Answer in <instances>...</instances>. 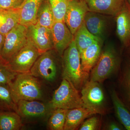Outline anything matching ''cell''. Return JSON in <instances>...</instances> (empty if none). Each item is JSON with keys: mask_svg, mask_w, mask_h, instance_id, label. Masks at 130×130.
Segmentation results:
<instances>
[{"mask_svg": "<svg viewBox=\"0 0 130 130\" xmlns=\"http://www.w3.org/2000/svg\"><path fill=\"white\" fill-rule=\"evenodd\" d=\"M8 85L16 104L20 100L41 101L43 98L39 78L30 73H18Z\"/></svg>", "mask_w": 130, "mask_h": 130, "instance_id": "1", "label": "cell"}, {"mask_svg": "<svg viewBox=\"0 0 130 130\" xmlns=\"http://www.w3.org/2000/svg\"><path fill=\"white\" fill-rule=\"evenodd\" d=\"M62 77L70 81L78 90L82 89L89 74L81 67L80 55L74 40L62 55Z\"/></svg>", "mask_w": 130, "mask_h": 130, "instance_id": "2", "label": "cell"}, {"mask_svg": "<svg viewBox=\"0 0 130 130\" xmlns=\"http://www.w3.org/2000/svg\"><path fill=\"white\" fill-rule=\"evenodd\" d=\"M48 103L53 110L57 108L69 110L84 107L78 90L66 78H63Z\"/></svg>", "mask_w": 130, "mask_h": 130, "instance_id": "3", "label": "cell"}, {"mask_svg": "<svg viewBox=\"0 0 130 130\" xmlns=\"http://www.w3.org/2000/svg\"><path fill=\"white\" fill-rule=\"evenodd\" d=\"M120 58L116 49L108 46L101 54L91 70L90 80L101 83L118 71L120 67Z\"/></svg>", "mask_w": 130, "mask_h": 130, "instance_id": "4", "label": "cell"}, {"mask_svg": "<svg viewBox=\"0 0 130 130\" xmlns=\"http://www.w3.org/2000/svg\"><path fill=\"white\" fill-rule=\"evenodd\" d=\"M57 54L54 49L42 53L31 68L30 74L48 83L54 82L58 73Z\"/></svg>", "mask_w": 130, "mask_h": 130, "instance_id": "5", "label": "cell"}, {"mask_svg": "<svg viewBox=\"0 0 130 130\" xmlns=\"http://www.w3.org/2000/svg\"><path fill=\"white\" fill-rule=\"evenodd\" d=\"M27 27L19 23L5 35L1 58L7 63L28 41Z\"/></svg>", "mask_w": 130, "mask_h": 130, "instance_id": "6", "label": "cell"}, {"mask_svg": "<svg viewBox=\"0 0 130 130\" xmlns=\"http://www.w3.org/2000/svg\"><path fill=\"white\" fill-rule=\"evenodd\" d=\"M41 54L28 40L26 44L7 62V64L18 74L29 73L31 68Z\"/></svg>", "mask_w": 130, "mask_h": 130, "instance_id": "7", "label": "cell"}, {"mask_svg": "<svg viewBox=\"0 0 130 130\" xmlns=\"http://www.w3.org/2000/svg\"><path fill=\"white\" fill-rule=\"evenodd\" d=\"M81 98L84 107L94 110L98 114L105 113V96L100 83L86 81L81 89Z\"/></svg>", "mask_w": 130, "mask_h": 130, "instance_id": "8", "label": "cell"}, {"mask_svg": "<svg viewBox=\"0 0 130 130\" xmlns=\"http://www.w3.org/2000/svg\"><path fill=\"white\" fill-rule=\"evenodd\" d=\"M53 110L48 103L40 101L20 100L16 103V112L22 120L42 118L50 115Z\"/></svg>", "mask_w": 130, "mask_h": 130, "instance_id": "9", "label": "cell"}, {"mask_svg": "<svg viewBox=\"0 0 130 130\" xmlns=\"http://www.w3.org/2000/svg\"><path fill=\"white\" fill-rule=\"evenodd\" d=\"M28 40L41 53L54 49L51 29L37 23L27 26Z\"/></svg>", "mask_w": 130, "mask_h": 130, "instance_id": "10", "label": "cell"}, {"mask_svg": "<svg viewBox=\"0 0 130 130\" xmlns=\"http://www.w3.org/2000/svg\"><path fill=\"white\" fill-rule=\"evenodd\" d=\"M89 11L84 0H71L64 21L74 36L83 23L85 17Z\"/></svg>", "mask_w": 130, "mask_h": 130, "instance_id": "11", "label": "cell"}, {"mask_svg": "<svg viewBox=\"0 0 130 130\" xmlns=\"http://www.w3.org/2000/svg\"><path fill=\"white\" fill-rule=\"evenodd\" d=\"M54 49L60 56L74 39V36L64 21H56L51 28Z\"/></svg>", "mask_w": 130, "mask_h": 130, "instance_id": "12", "label": "cell"}, {"mask_svg": "<svg viewBox=\"0 0 130 130\" xmlns=\"http://www.w3.org/2000/svg\"><path fill=\"white\" fill-rule=\"evenodd\" d=\"M115 17L116 34L121 44L127 48L130 44V4L128 0Z\"/></svg>", "mask_w": 130, "mask_h": 130, "instance_id": "13", "label": "cell"}, {"mask_svg": "<svg viewBox=\"0 0 130 130\" xmlns=\"http://www.w3.org/2000/svg\"><path fill=\"white\" fill-rule=\"evenodd\" d=\"M90 11L115 16L126 0H84Z\"/></svg>", "mask_w": 130, "mask_h": 130, "instance_id": "14", "label": "cell"}, {"mask_svg": "<svg viewBox=\"0 0 130 130\" xmlns=\"http://www.w3.org/2000/svg\"><path fill=\"white\" fill-rule=\"evenodd\" d=\"M105 15L89 11L84 20V23L89 32L102 41L108 24L107 18Z\"/></svg>", "mask_w": 130, "mask_h": 130, "instance_id": "15", "label": "cell"}, {"mask_svg": "<svg viewBox=\"0 0 130 130\" xmlns=\"http://www.w3.org/2000/svg\"><path fill=\"white\" fill-rule=\"evenodd\" d=\"M96 114L95 111L84 107L68 110L64 130H76L85 119Z\"/></svg>", "mask_w": 130, "mask_h": 130, "instance_id": "16", "label": "cell"}, {"mask_svg": "<svg viewBox=\"0 0 130 130\" xmlns=\"http://www.w3.org/2000/svg\"><path fill=\"white\" fill-rule=\"evenodd\" d=\"M45 0H25L20 8L19 23L28 26L37 23L38 11Z\"/></svg>", "mask_w": 130, "mask_h": 130, "instance_id": "17", "label": "cell"}, {"mask_svg": "<svg viewBox=\"0 0 130 130\" xmlns=\"http://www.w3.org/2000/svg\"><path fill=\"white\" fill-rule=\"evenodd\" d=\"M102 42H96L88 47L81 54L82 70L89 74L97 63L102 53Z\"/></svg>", "mask_w": 130, "mask_h": 130, "instance_id": "18", "label": "cell"}, {"mask_svg": "<svg viewBox=\"0 0 130 130\" xmlns=\"http://www.w3.org/2000/svg\"><path fill=\"white\" fill-rule=\"evenodd\" d=\"M74 40L80 54L93 43L103 41L89 32L84 22L74 35Z\"/></svg>", "mask_w": 130, "mask_h": 130, "instance_id": "19", "label": "cell"}, {"mask_svg": "<svg viewBox=\"0 0 130 130\" xmlns=\"http://www.w3.org/2000/svg\"><path fill=\"white\" fill-rule=\"evenodd\" d=\"M23 126V120L16 111L0 109V130H19Z\"/></svg>", "mask_w": 130, "mask_h": 130, "instance_id": "20", "label": "cell"}, {"mask_svg": "<svg viewBox=\"0 0 130 130\" xmlns=\"http://www.w3.org/2000/svg\"><path fill=\"white\" fill-rule=\"evenodd\" d=\"M112 101L116 116L125 129L130 130V111L113 90L111 93Z\"/></svg>", "mask_w": 130, "mask_h": 130, "instance_id": "21", "label": "cell"}, {"mask_svg": "<svg viewBox=\"0 0 130 130\" xmlns=\"http://www.w3.org/2000/svg\"><path fill=\"white\" fill-rule=\"evenodd\" d=\"M55 22L53 13L48 0H45L38 11L36 23L51 29Z\"/></svg>", "mask_w": 130, "mask_h": 130, "instance_id": "22", "label": "cell"}, {"mask_svg": "<svg viewBox=\"0 0 130 130\" xmlns=\"http://www.w3.org/2000/svg\"><path fill=\"white\" fill-rule=\"evenodd\" d=\"M68 110L61 108L54 109L48 121V129L64 130Z\"/></svg>", "mask_w": 130, "mask_h": 130, "instance_id": "23", "label": "cell"}, {"mask_svg": "<svg viewBox=\"0 0 130 130\" xmlns=\"http://www.w3.org/2000/svg\"><path fill=\"white\" fill-rule=\"evenodd\" d=\"M16 106L8 85L0 84V109L16 111Z\"/></svg>", "mask_w": 130, "mask_h": 130, "instance_id": "24", "label": "cell"}, {"mask_svg": "<svg viewBox=\"0 0 130 130\" xmlns=\"http://www.w3.org/2000/svg\"><path fill=\"white\" fill-rule=\"evenodd\" d=\"M19 9H5V20L0 27V32L4 35L19 23Z\"/></svg>", "mask_w": 130, "mask_h": 130, "instance_id": "25", "label": "cell"}, {"mask_svg": "<svg viewBox=\"0 0 130 130\" xmlns=\"http://www.w3.org/2000/svg\"><path fill=\"white\" fill-rule=\"evenodd\" d=\"M122 74L120 83L124 94L122 98H120L130 111V63L127 64Z\"/></svg>", "mask_w": 130, "mask_h": 130, "instance_id": "26", "label": "cell"}, {"mask_svg": "<svg viewBox=\"0 0 130 130\" xmlns=\"http://www.w3.org/2000/svg\"><path fill=\"white\" fill-rule=\"evenodd\" d=\"M71 0H48L53 13L55 21H64Z\"/></svg>", "mask_w": 130, "mask_h": 130, "instance_id": "27", "label": "cell"}, {"mask_svg": "<svg viewBox=\"0 0 130 130\" xmlns=\"http://www.w3.org/2000/svg\"><path fill=\"white\" fill-rule=\"evenodd\" d=\"M18 74L9 68L6 62L0 58V84H9Z\"/></svg>", "mask_w": 130, "mask_h": 130, "instance_id": "28", "label": "cell"}, {"mask_svg": "<svg viewBox=\"0 0 130 130\" xmlns=\"http://www.w3.org/2000/svg\"><path fill=\"white\" fill-rule=\"evenodd\" d=\"M25 0H0V8L3 9H19Z\"/></svg>", "mask_w": 130, "mask_h": 130, "instance_id": "29", "label": "cell"}, {"mask_svg": "<svg viewBox=\"0 0 130 130\" xmlns=\"http://www.w3.org/2000/svg\"><path fill=\"white\" fill-rule=\"evenodd\" d=\"M99 120L97 117H93L82 123L79 128L80 130H95L98 127Z\"/></svg>", "mask_w": 130, "mask_h": 130, "instance_id": "30", "label": "cell"}, {"mask_svg": "<svg viewBox=\"0 0 130 130\" xmlns=\"http://www.w3.org/2000/svg\"><path fill=\"white\" fill-rule=\"evenodd\" d=\"M108 129L110 130H121L125 129L123 126H121L118 123L112 122L108 126Z\"/></svg>", "mask_w": 130, "mask_h": 130, "instance_id": "31", "label": "cell"}, {"mask_svg": "<svg viewBox=\"0 0 130 130\" xmlns=\"http://www.w3.org/2000/svg\"><path fill=\"white\" fill-rule=\"evenodd\" d=\"M5 35L0 32V58H1V54L5 42Z\"/></svg>", "mask_w": 130, "mask_h": 130, "instance_id": "32", "label": "cell"}, {"mask_svg": "<svg viewBox=\"0 0 130 130\" xmlns=\"http://www.w3.org/2000/svg\"><path fill=\"white\" fill-rule=\"evenodd\" d=\"M5 9H4L3 12L0 14V27L4 23L5 20Z\"/></svg>", "mask_w": 130, "mask_h": 130, "instance_id": "33", "label": "cell"}, {"mask_svg": "<svg viewBox=\"0 0 130 130\" xmlns=\"http://www.w3.org/2000/svg\"><path fill=\"white\" fill-rule=\"evenodd\" d=\"M3 11H4V9H1V8H0V14L2 13L3 12Z\"/></svg>", "mask_w": 130, "mask_h": 130, "instance_id": "34", "label": "cell"}, {"mask_svg": "<svg viewBox=\"0 0 130 130\" xmlns=\"http://www.w3.org/2000/svg\"><path fill=\"white\" fill-rule=\"evenodd\" d=\"M127 48H129V51L130 52V44H129V46L128 47H127Z\"/></svg>", "mask_w": 130, "mask_h": 130, "instance_id": "35", "label": "cell"}, {"mask_svg": "<svg viewBox=\"0 0 130 130\" xmlns=\"http://www.w3.org/2000/svg\"><path fill=\"white\" fill-rule=\"evenodd\" d=\"M128 2H129V3L130 4V0H128Z\"/></svg>", "mask_w": 130, "mask_h": 130, "instance_id": "36", "label": "cell"}]
</instances>
